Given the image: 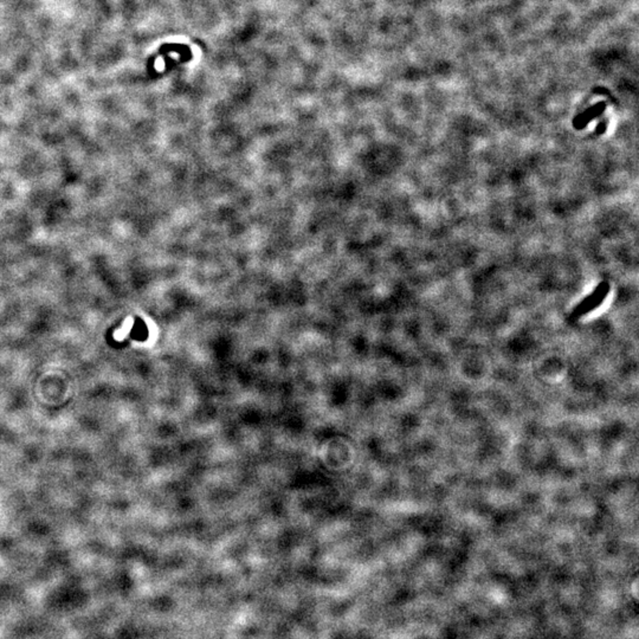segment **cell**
I'll return each instance as SVG.
<instances>
[{
  "label": "cell",
  "instance_id": "6da1fadb",
  "mask_svg": "<svg viewBox=\"0 0 639 639\" xmlns=\"http://www.w3.org/2000/svg\"><path fill=\"white\" fill-rule=\"evenodd\" d=\"M610 292V284L607 282H600L598 284V287L593 290L592 294H590L587 297H585L583 301L580 302L579 304L577 305L572 311V317L573 319H577V317L583 316V315H586L587 313H590V310H594L595 308H598L604 299L606 298L607 294Z\"/></svg>",
  "mask_w": 639,
  "mask_h": 639
},
{
  "label": "cell",
  "instance_id": "7a4b0ae2",
  "mask_svg": "<svg viewBox=\"0 0 639 639\" xmlns=\"http://www.w3.org/2000/svg\"><path fill=\"white\" fill-rule=\"evenodd\" d=\"M605 109H606V103L605 102H598L596 104L593 105V107H590L589 109H586L585 111H583L580 115H578L577 117L573 120V126L575 129H583L589 125L590 121L596 119L598 116L604 113Z\"/></svg>",
  "mask_w": 639,
  "mask_h": 639
},
{
  "label": "cell",
  "instance_id": "3957f363",
  "mask_svg": "<svg viewBox=\"0 0 639 639\" xmlns=\"http://www.w3.org/2000/svg\"><path fill=\"white\" fill-rule=\"evenodd\" d=\"M606 127H607V121H606V120H604V121H602V122L600 121V122H599L598 127H596L595 133H596V134H598V135L602 134V133H605V130H606Z\"/></svg>",
  "mask_w": 639,
  "mask_h": 639
}]
</instances>
